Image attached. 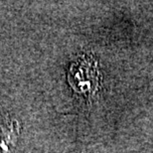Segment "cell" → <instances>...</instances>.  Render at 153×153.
<instances>
[{
  "instance_id": "cell-1",
  "label": "cell",
  "mask_w": 153,
  "mask_h": 153,
  "mask_svg": "<svg viewBox=\"0 0 153 153\" xmlns=\"http://www.w3.org/2000/svg\"><path fill=\"white\" fill-rule=\"evenodd\" d=\"M68 82L76 93L87 97L96 94L100 82L97 61L91 55H82L70 66Z\"/></svg>"
}]
</instances>
